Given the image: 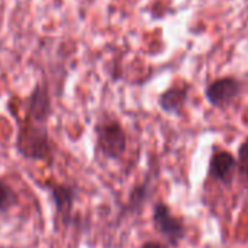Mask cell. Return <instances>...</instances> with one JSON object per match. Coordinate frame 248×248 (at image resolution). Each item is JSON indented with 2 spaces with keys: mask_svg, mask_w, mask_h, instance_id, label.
<instances>
[{
  "mask_svg": "<svg viewBox=\"0 0 248 248\" xmlns=\"http://www.w3.org/2000/svg\"><path fill=\"white\" fill-rule=\"evenodd\" d=\"M15 148L18 154L28 161L53 164L54 154L50 142L47 123L44 121H38L25 115V118L19 124Z\"/></svg>",
  "mask_w": 248,
  "mask_h": 248,
  "instance_id": "cell-1",
  "label": "cell"
},
{
  "mask_svg": "<svg viewBox=\"0 0 248 248\" xmlns=\"http://www.w3.org/2000/svg\"><path fill=\"white\" fill-rule=\"evenodd\" d=\"M95 132V152L105 159L118 161L127 151V132L123 124L105 114L99 117L93 126Z\"/></svg>",
  "mask_w": 248,
  "mask_h": 248,
  "instance_id": "cell-2",
  "label": "cell"
},
{
  "mask_svg": "<svg viewBox=\"0 0 248 248\" xmlns=\"http://www.w3.org/2000/svg\"><path fill=\"white\" fill-rule=\"evenodd\" d=\"M152 222L155 231L168 242L170 247L177 248L180 242L187 235V225L183 217L175 216L171 207L159 200L154 204L152 210Z\"/></svg>",
  "mask_w": 248,
  "mask_h": 248,
  "instance_id": "cell-3",
  "label": "cell"
},
{
  "mask_svg": "<svg viewBox=\"0 0 248 248\" xmlns=\"http://www.w3.org/2000/svg\"><path fill=\"white\" fill-rule=\"evenodd\" d=\"M241 89L242 85L239 79L235 76H222L212 80L204 88V98L212 107L226 109L239 96Z\"/></svg>",
  "mask_w": 248,
  "mask_h": 248,
  "instance_id": "cell-4",
  "label": "cell"
},
{
  "mask_svg": "<svg viewBox=\"0 0 248 248\" xmlns=\"http://www.w3.org/2000/svg\"><path fill=\"white\" fill-rule=\"evenodd\" d=\"M47 190L50 191L54 203L56 222L63 228H69L73 222V209L78 197V188L72 184L47 183Z\"/></svg>",
  "mask_w": 248,
  "mask_h": 248,
  "instance_id": "cell-5",
  "label": "cell"
},
{
  "mask_svg": "<svg viewBox=\"0 0 248 248\" xmlns=\"http://www.w3.org/2000/svg\"><path fill=\"white\" fill-rule=\"evenodd\" d=\"M236 174H238L236 156H233L231 152L225 149L215 148L209 159L207 175L213 181L222 184L223 187H231Z\"/></svg>",
  "mask_w": 248,
  "mask_h": 248,
  "instance_id": "cell-6",
  "label": "cell"
},
{
  "mask_svg": "<svg viewBox=\"0 0 248 248\" xmlns=\"http://www.w3.org/2000/svg\"><path fill=\"white\" fill-rule=\"evenodd\" d=\"M191 86L188 83H180V85H172L164 92H161L158 98V105L159 108L174 117H180L187 105L188 101V93H190Z\"/></svg>",
  "mask_w": 248,
  "mask_h": 248,
  "instance_id": "cell-7",
  "label": "cell"
},
{
  "mask_svg": "<svg viewBox=\"0 0 248 248\" xmlns=\"http://www.w3.org/2000/svg\"><path fill=\"white\" fill-rule=\"evenodd\" d=\"M152 194V175L148 174L145 180L139 184H136L132 191L129 193L127 203L123 206L121 215H138L143 209L145 203Z\"/></svg>",
  "mask_w": 248,
  "mask_h": 248,
  "instance_id": "cell-8",
  "label": "cell"
},
{
  "mask_svg": "<svg viewBox=\"0 0 248 248\" xmlns=\"http://www.w3.org/2000/svg\"><path fill=\"white\" fill-rule=\"evenodd\" d=\"M16 203H18V197L12 190V187L0 180V213L9 210Z\"/></svg>",
  "mask_w": 248,
  "mask_h": 248,
  "instance_id": "cell-9",
  "label": "cell"
},
{
  "mask_svg": "<svg viewBox=\"0 0 248 248\" xmlns=\"http://www.w3.org/2000/svg\"><path fill=\"white\" fill-rule=\"evenodd\" d=\"M236 165H238V174L248 180V136L244 139V142L238 146L236 154Z\"/></svg>",
  "mask_w": 248,
  "mask_h": 248,
  "instance_id": "cell-10",
  "label": "cell"
},
{
  "mask_svg": "<svg viewBox=\"0 0 248 248\" xmlns=\"http://www.w3.org/2000/svg\"><path fill=\"white\" fill-rule=\"evenodd\" d=\"M140 248H164V247L159 241H146L142 244Z\"/></svg>",
  "mask_w": 248,
  "mask_h": 248,
  "instance_id": "cell-11",
  "label": "cell"
}]
</instances>
